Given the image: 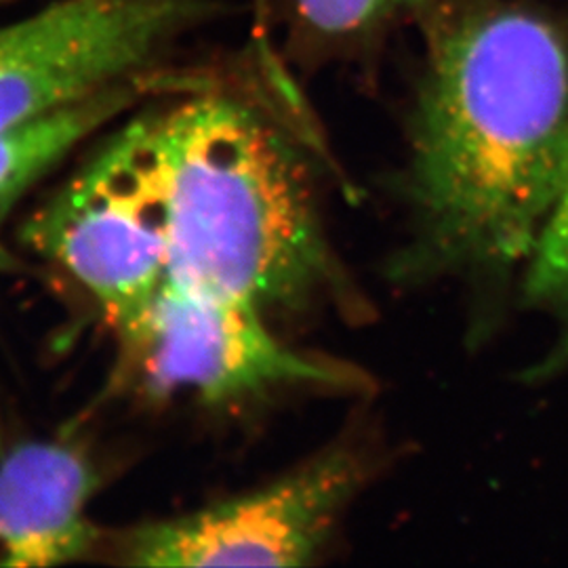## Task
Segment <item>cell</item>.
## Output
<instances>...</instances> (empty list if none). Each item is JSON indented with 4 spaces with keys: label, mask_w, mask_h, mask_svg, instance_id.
I'll list each match as a JSON object with an SVG mask.
<instances>
[{
    "label": "cell",
    "mask_w": 568,
    "mask_h": 568,
    "mask_svg": "<svg viewBox=\"0 0 568 568\" xmlns=\"http://www.w3.org/2000/svg\"><path fill=\"white\" fill-rule=\"evenodd\" d=\"M406 272L497 276L525 267L568 171V47L506 2L427 28L410 116Z\"/></svg>",
    "instance_id": "6da1fadb"
},
{
    "label": "cell",
    "mask_w": 568,
    "mask_h": 568,
    "mask_svg": "<svg viewBox=\"0 0 568 568\" xmlns=\"http://www.w3.org/2000/svg\"><path fill=\"white\" fill-rule=\"evenodd\" d=\"M148 114L166 192L169 283L265 318L347 300L302 156L274 122L211 89Z\"/></svg>",
    "instance_id": "7a4b0ae2"
},
{
    "label": "cell",
    "mask_w": 568,
    "mask_h": 568,
    "mask_svg": "<svg viewBox=\"0 0 568 568\" xmlns=\"http://www.w3.org/2000/svg\"><path fill=\"white\" fill-rule=\"evenodd\" d=\"M129 342L169 281L166 192L150 114L142 112L84 161L23 227Z\"/></svg>",
    "instance_id": "3957f363"
},
{
    "label": "cell",
    "mask_w": 568,
    "mask_h": 568,
    "mask_svg": "<svg viewBox=\"0 0 568 568\" xmlns=\"http://www.w3.org/2000/svg\"><path fill=\"white\" fill-rule=\"evenodd\" d=\"M122 345L154 396L182 394L206 406L300 389L352 394L371 384L358 366L284 344L255 307L169 281Z\"/></svg>",
    "instance_id": "277c9868"
},
{
    "label": "cell",
    "mask_w": 568,
    "mask_h": 568,
    "mask_svg": "<svg viewBox=\"0 0 568 568\" xmlns=\"http://www.w3.org/2000/svg\"><path fill=\"white\" fill-rule=\"evenodd\" d=\"M373 469L368 450L344 443L270 485L131 528L114 551L129 567H307Z\"/></svg>",
    "instance_id": "5b68a950"
},
{
    "label": "cell",
    "mask_w": 568,
    "mask_h": 568,
    "mask_svg": "<svg viewBox=\"0 0 568 568\" xmlns=\"http://www.w3.org/2000/svg\"><path fill=\"white\" fill-rule=\"evenodd\" d=\"M203 0H60L0 28V131L152 72Z\"/></svg>",
    "instance_id": "8992f818"
},
{
    "label": "cell",
    "mask_w": 568,
    "mask_h": 568,
    "mask_svg": "<svg viewBox=\"0 0 568 568\" xmlns=\"http://www.w3.org/2000/svg\"><path fill=\"white\" fill-rule=\"evenodd\" d=\"M100 474L79 448L23 443L0 462V567L77 562L100 546L89 516Z\"/></svg>",
    "instance_id": "52a82bcc"
},
{
    "label": "cell",
    "mask_w": 568,
    "mask_h": 568,
    "mask_svg": "<svg viewBox=\"0 0 568 568\" xmlns=\"http://www.w3.org/2000/svg\"><path fill=\"white\" fill-rule=\"evenodd\" d=\"M169 79L148 72L81 102L0 131V224L26 192L95 131L150 95Z\"/></svg>",
    "instance_id": "ba28073f"
},
{
    "label": "cell",
    "mask_w": 568,
    "mask_h": 568,
    "mask_svg": "<svg viewBox=\"0 0 568 568\" xmlns=\"http://www.w3.org/2000/svg\"><path fill=\"white\" fill-rule=\"evenodd\" d=\"M305 28L326 41L361 39L392 21L429 13L436 0H293Z\"/></svg>",
    "instance_id": "9c48e42d"
},
{
    "label": "cell",
    "mask_w": 568,
    "mask_h": 568,
    "mask_svg": "<svg viewBox=\"0 0 568 568\" xmlns=\"http://www.w3.org/2000/svg\"><path fill=\"white\" fill-rule=\"evenodd\" d=\"M525 270L528 300L568 310V171Z\"/></svg>",
    "instance_id": "30bf717a"
},
{
    "label": "cell",
    "mask_w": 568,
    "mask_h": 568,
    "mask_svg": "<svg viewBox=\"0 0 568 568\" xmlns=\"http://www.w3.org/2000/svg\"><path fill=\"white\" fill-rule=\"evenodd\" d=\"M0 2H4V0H0Z\"/></svg>",
    "instance_id": "8fae6325"
}]
</instances>
